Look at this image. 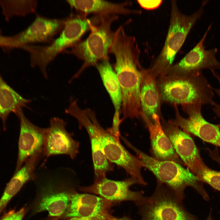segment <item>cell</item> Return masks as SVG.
Segmentation results:
<instances>
[{
  "label": "cell",
  "instance_id": "ffe728a7",
  "mask_svg": "<svg viewBox=\"0 0 220 220\" xmlns=\"http://www.w3.org/2000/svg\"><path fill=\"white\" fill-rule=\"evenodd\" d=\"M66 1L71 7L83 15L93 13L101 16L117 14H139L141 13L140 10L128 8L131 3L130 2L117 3L99 0H68Z\"/></svg>",
  "mask_w": 220,
  "mask_h": 220
},
{
  "label": "cell",
  "instance_id": "8fae6325",
  "mask_svg": "<svg viewBox=\"0 0 220 220\" xmlns=\"http://www.w3.org/2000/svg\"><path fill=\"white\" fill-rule=\"evenodd\" d=\"M139 184L136 179L130 177L122 181H114L106 177L94 181L89 186L80 187L79 189L85 193L98 195L114 204L123 201H131L137 206L145 202L148 197L142 191H133L130 187Z\"/></svg>",
  "mask_w": 220,
  "mask_h": 220
},
{
  "label": "cell",
  "instance_id": "f546056e",
  "mask_svg": "<svg viewBox=\"0 0 220 220\" xmlns=\"http://www.w3.org/2000/svg\"><path fill=\"white\" fill-rule=\"evenodd\" d=\"M0 47L3 48L9 49L10 42L9 36H3L0 30Z\"/></svg>",
  "mask_w": 220,
  "mask_h": 220
},
{
  "label": "cell",
  "instance_id": "5bb4252c",
  "mask_svg": "<svg viewBox=\"0 0 220 220\" xmlns=\"http://www.w3.org/2000/svg\"><path fill=\"white\" fill-rule=\"evenodd\" d=\"M69 17L50 19L37 14L35 20L26 29L10 36L11 49L33 43L51 42L62 30Z\"/></svg>",
  "mask_w": 220,
  "mask_h": 220
},
{
  "label": "cell",
  "instance_id": "44dd1931",
  "mask_svg": "<svg viewBox=\"0 0 220 220\" xmlns=\"http://www.w3.org/2000/svg\"><path fill=\"white\" fill-rule=\"evenodd\" d=\"M95 67L97 70L114 107L115 112L112 124L119 125L122 122L120 119L122 93L116 72L108 58L100 61Z\"/></svg>",
  "mask_w": 220,
  "mask_h": 220
},
{
  "label": "cell",
  "instance_id": "6da1fadb",
  "mask_svg": "<svg viewBox=\"0 0 220 220\" xmlns=\"http://www.w3.org/2000/svg\"><path fill=\"white\" fill-rule=\"evenodd\" d=\"M134 37L121 32L115 35L109 53L116 58L115 71L122 93L123 121L140 118V51Z\"/></svg>",
  "mask_w": 220,
  "mask_h": 220
},
{
  "label": "cell",
  "instance_id": "5b68a950",
  "mask_svg": "<svg viewBox=\"0 0 220 220\" xmlns=\"http://www.w3.org/2000/svg\"><path fill=\"white\" fill-rule=\"evenodd\" d=\"M95 21V19L87 18L82 14L75 16L71 14L59 36L49 45L27 44L19 48L29 53L31 66L38 67L44 77L47 79L46 68L49 64L61 52L79 42L87 31L90 30Z\"/></svg>",
  "mask_w": 220,
  "mask_h": 220
},
{
  "label": "cell",
  "instance_id": "d6a6232c",
  "mask_svg": "<svg viewBox=\"0 0 220 220\" xmlns=\"http://www.w3.org/2000/svg\"><path fill=\"white\" fill-rule=\"evenodd\" d=\"M206 220H214L211 217V213H210V214L209 215L208 217Z\"/></svg>",
  "mask_w": 220,
  "mask_h": 220
},
{
  "label": "cell",
  "instance_id": "277c9868",
  "mask_svg": "<svg viewBox=\"0 0 220 220\" xmlns=\"http://www.w3.org/2000/svg\"><path fill=\"white\" fill-rule=\"evenodd\" d=\"M124 143L136 153L145 167L154 174L157 182L166 185L182 200L185 197V190L189 187L195 189L205 200H209L203 182L188 168L174 161L160 160L150 156L136 148L127 140Z\"/></svg>",
  "mask_w": 220,
  "mask_h": 220
},
{
  "label": "cell",
  "instance_id": "7a4b0ae2",
  "mask_svg": "<svg viewBox=\"0 0 220 220\" xmlns=\"http://www.w3.org/2000/svg\"><path fill=\"white\" fill-rule=\"evenodd\" d=\"M161 104L213 106L214 88L202 72L189 75H165L157 78Z\"/></svg>",
  "mask_w": 220,
  "mask_h": 220
},
{
  "label": "cell",
  "instance_id": "9a60e30c",
  "mask_svg": "<svg viewBox=\"0 0 220 220\" xmlns=\"http://www.w3.org/2000/svg\"><path fill=\"white\" fill-rule=\"evenodd\" d=\"M66 216L91 220H113L116 217L110 213L114 204L101 196L88 193L73 192Z\"/></svg>",
  "mask_w": 220,
  "mask_h": 220
},
{
  "label": "cell",
  "instance_id": "9c48e42d",
  "mask_svg": "<svg viewBox=\"0 0 220 220\" xmlns=\"http://www.w3.org/2000/svg\"><path fill=\"white\" fill-rule=\"evenodd\" d=\"M173 106L175 117L169 120V123L205 142L220 147V124H212L205 119L202 114V105L190 104L182 105L183 110L188 116L187 118H184L180 115L177 105Z\"/></svg>",
  "mask_w": 220,
  "mask_h": 220
},
{
  "label": "cell",
  "instance_id": "7c38bea8",
  "mask_svg": "<svg viewBox=\"0 0 220 220\" xmlns=\"http://www.w3.org/2000/svg\"><path fill=\"white\" fill-rule=\"evenodd\" d=\"M67 113L78 121L79 127L86 130L90 141L93 162L94 181L106 177L107 173L113 170V166L106 158L104 153L92 119L94 112L90 108L82 109L77 103L71 105Z\"/></svg>",
  "mask_w": 220,
  "mask_h": 220
},
{
  "label": "cell",
  "instance_id": "ba28073f",
  "mask_svg": "<svg viewBox=\"0 0 220 220\" xmlns=\"http://www.w3.org/2000/svg\"><path fill=\"white\" fill-rule=\"evenodd\" d=\"M95 130L101 144L103 152L107 160L123 168L130 177L137 180L139 184L146 185L142 177L141 170L145 166L137 157L127 150L108 131L100 125L95 114L92 116Z\"/></svg>",
  "mask_w": 220,
  "mask_h": 220
},
{
  "label": "cell",
  "instance_id": "d6986e66",
  "mask_svg": "<svg viewBox=\"0 0 220 220\" xmlns=\"http://www.w3.org/2000/svg\"><path fill=\"white\" fill-rule=\"evenodd\" d=\"M140 87V113L151 120L158 116L163 117L161 112V103L157 87V78L147 69L141 70Z\"/></svg>",
  "mask_w": 220,
  "mask_h": 220
},
{
  "label": "cell",
  "instance_id": "7402d4cb",
  "mask_svg": "<svg viewBox=\"0 0 220 220\" xmlns=\"http://www.w3.org/2000/svg\"><path fill=\"white\" fill-rule=\"evenodd\" d=\"M31 101L24 98L13 90L6 82L0 73V120L3 123L4 130L9 114L16 115Z\"/></svg>",
  "mask_w": 220,
  "mask_h": 220
},
{
  "label": "cell",
  "instance_id": "8992f818",
  "mask_svg": "<svg viewBox=\"0 0 220 220\" xmlns=\"http://www.w3.org/2000/svg\"><path fill=\"white\" fill-rule=\"evenodd\" d=\"M118 17L116 15L101 16L92 26L91 32L85 40L79 41L71 47V50H65V53L83 61L80 68L69 80V83L78 78L87 68L95 67L100 61L108 58V54L115 35L111 25Z\"/></svg>",
  "mask_w": 220,
  "mask_h": 220
},
{
  "label": "cell",
  "instance_id": "30bf717a",
  "mask_svg": "<svg viewBox=\"0 0 220 220\" xmlns=\"http://www.w3.org/2000/svg\"><path fill=\"white\" fill-rule=\"evenodd\" d=\"M211 26V24L208 27L194 48L180 61L173 64L163 75H189L202 72L204 69L211 71L220 69V61L216 57L217 49L207 50L204 46Z\"/></svg>",
  "mask_w": 220,
  "mask_h": 220
},
{
  "label": "cell",
  "instance_id": "2e32d148",
  "mask_svg": "<svg viewBox=\"0 0 220 220\" xmlns=\"http://www.w3.org/2000/svg\"><path fill=\"white\" fill-rule=\"evenodd\" d=\"M66 122L59 117L52 118L47 131L43 157L64 155L74 160L79 152V142L74 140L72 134L66 129Z\"/></svg>",
  "mask_w": 220,
  "mask_h": 220
},
{
  "label": "cell",
  "instance_id": "f1b7e54d",
  "mask_svg": "<svg viewBox=\"0 0 220 220\" xmlns=\"http://www.w3.org/2000/svg\"><path fill=\"white\" fill-rule=\"evenodd\" d=\"M207 150L209 153V156L211 158L216 162L220 166V155L217 147L211 150L209 148Z\"/></svg>",
  "mask_w": 220,
  "mask_h": 220
},
{
  "label": "cell",
  "instance_id": "603a6c76",
  "mask_svg": "<svg viewBox=\"0 0 220 220\" xmlns=\"http://www.w3.org/2000/svg\"><path fill=\"white\" fill-rule=\"evenodd\" d=\"M0 5L5 19L9 20L15 16H24L36 12L37 1L0 0Z\"/></svg>",
  "mask_w": 220,
  "mask_h": 220
},
{
  "label": "cell",
  "instance_id": "484cf974",
  "mask_svg": "<svg viewBox=\"0 0 220 220\" xmlns=\"http://www.w3.org/2000/svg\"><path fill=\"white\" fill-rule=\"evenodd\" d=\"M24 212V208L17 211L11 210L5 214L0 220H22Z\"/></svg>",
  "mask_w": 220,
  "mask_h": 220
},
{
  "label": "cell",
  "instance_id": "ac0fdd59",
  "mask_svg": "<svg viewBox=\"0 0 220 220\" xmlns=\"http://www.w3.org/2000/svg\"><path fill=\"white\" fill-rule=\"evenodd\" d=\"M140 118L149 132L153 157L160 160L171 161L182 164L170 140L163 129L159 117L156 116L151 120L140 113Z\"/></svg>",
  "mask_w": 220,
  "mask_h": 220
},
{
  "label": "cell",
  "instance_id": "4fadbf2b",
  "mask_svg": "<svg viewBox=\"0 0 220 220\" xmlns=\"http://www.w3.org/2000/svg\"><path fill=\"white\" fill-rule=\"evenodd\" d=\"M20 122V131L18 153L15 172L23 166L31 156H42L45 146L47 128L38 127L25 116L22 110L16 115Z\"/></svg>",
  "mask_w": 220,
  "mask_h": 220
},
{
  "label": "cell",
  "instance_id": "1f68e13d",
  "mask_svg": "<svg viewBox=\"0 0 220 220\" xmlns=\"http://www.w3.org/2000/svg\"><path fill=\"white\" fill-rule=\"evenodd\" d=\"M113 220H135L130 218L126 216H124L120 218H116Z\"/></svg>",
  "mask_w": 220,
  "mask_h": 220
},
{
  "label": "cell",
  "instance_id": "d4e9b609",
  "mask_svg": "<svg viewBox=\"0 0 220 220\" xmlns=\"http://www.w3.org/2000/svg\"><path fill=\"white\" fill-rule=\"evenodd\" d=\"M200 181L220 191V171L214 170L203 163L195 175Z\"/></svg>",
  "mask_w": 220,
  "mask_h": 220
},
{
  "label": "cell",
  "instance_id": "83f0119b",
  "mask_svg": "<svg viewBox=\"0 0 220 220\" xmlns=\"http://www.w3.org/2000/svg\"><path fill=\"white\" fill-rule=\"evenodd\" d=\"M140 6L147 10H152L158 8L162 3V0H138Z\"/></svg>",
  "mask_w": 220,
  "mask_h": 220
},
{
  "label": "cell",
  "instance_id": "52a82bcc",
  "mask_svg": "<svg viewBox=\"0 0 220 220\" xmlns=\"http://www.w3.org/2000/svg\"><path fill=\"white\" fill-rule=\"evenodd\" d=\"M181 199L166 185L157 182L152 195L137 206L140 220H199Z\"/></svg>",
  "mask_w": 220,
  "mask_h": 220
},
{
  "label": "cell",
  "instance_id": "4316f807",
  "mask_svg": "<svg viewBox=\"0 0 220 220\" xmlns=\"http://www.w3.org/2000/svg\"><path fill=\"white\" fill-rule=\"evenodd\" d=\"M213 76L217 80L219 84V86L218 88H214V92L218 96L220 99V76L218 73L215 70L211 71ZM213 111L217 116L220 119V104L215 103L213 106Z\"/></svg>",
  "mask_w": 220,
  "mask_h": 220
},
{
  "label": "cell",
  "instance_id": "cb8c5ba5",
  "mask_svg": "<svg viewBox=\"0 0 220 220\" xmlns=\"http://www.w3.org/2000/svg\"><path fill=\"white\" fill-rule=\"evenodd\" d=\"M31 179L29 173L24 169H20L14 173L0 199V214L12 198L26 183L30 181Z\"/></svg>",
  "mask_w": 220,
  "mask_h": 220
},
{
  "label": "cell",
  "instance_id": "e0dca14e",
  "mask_svg": "<svg viewBox=\"0 0 220 220\" xmlns=\"http://www.w3.org/2000/svg\"><path fill=\"white\" fill-rule=\"evenodd\" d=\"M160 120L163 129L177 154L194 174L203 161L193 140L189 134L166 121L163 117Z\"/></svg>",
  "mask_w": 220,
  "mask_h": 220
},
{
  "label": "cell",
  "instance_id": "4dcf8cb0",
  "mask_svg": "<svg viewBox=\"0 0 220 220\" xmlns=\"http://www.w3.org/2000/svg\"><path fill=\"white\" fill-rule=\"evenodd\" d=\"M68 220H91L89 219L78 217H73L69 218Z\"/></svg>",
  "mask_w": 220,
  "mask_h": 220
},
{
  "label": "cell",
  "instance_id": "3957f363",
  "mask_svg": "<svg viewBox=\"0 0 220 220\" xmlns=\"http://www.w3.org/2000/svg\"><path fill=\"white\" fill-rule=\"evenodd\" d=\"M206 4L205 2H203L196 12L188 15L179 10L176 1H171L170 23L164 46L159 55L147 69L156 77L163 75L173 64L176 54L190 30L202 16Z\"/></svg>",
  "mask_w": 220,
  "mask_h": 220
}]
</instances>
